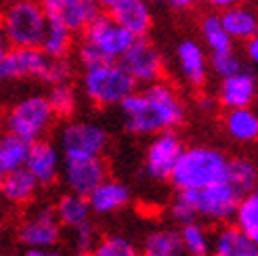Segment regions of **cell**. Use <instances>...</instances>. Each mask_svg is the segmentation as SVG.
Masks as SVG:
<instances>
[{"instance_id": "16", "label": "cell", "mask_w": 258, "mask_h": 256, "mask_svg": "<svg viewBox=\"0 0 258 256\" xmlns=\"http://www.w3.org/2000/svg\"><path fill=\"white\" fill-rule=\"evenodd\" d=\"M109 15L135 38L147 36L151 30V9L145 0H122L109 11Z\"/></svg>"}, {"instance_id": "39", "label": "cell", "mask_w": 258, "mask_h": 256, "mask_svg": "<svg viewBox=\"0 0 258 256\" xmlns=\"http://www.w3.org/2000/svg\"><path fill=\"white\" fill-rule=\"evenodd\" d=\"M164 3H168L176 11H189V9H196L202 0H164Z\"/></svg>"}, {"instance_id": "13", "label": "cell", "mask_w": 258, "mask_h": 256, "mask_svg": "<svg viewBox=\"0 0 258 256\" xmlns=\"http://www.w3.org/2000/svg\"><path fill=\"white\" fill-rule=\"evenodd\" d=\"M258 84L254 74L248 70H241L233 76H227L218 88V101L227 109H237V107H250V103L256 97Z\"/></svg>"}, {"instance_id": "26", "label": "cell", "mask_w": 258, "mask_h": 256, "mask_svg": "<svg viewBox=\"0 0 258 256\" xmlns=\"http://www.w3.org/2000/svg\"><path fill=\"white\" fill-rule=\"evenodd\" d=\"M227 131L237 141H256L258 139V116L250 107L229 109L227 113Z\"/></svg>"}, {"instance_id": "8", "label": "cell", "mask_w": 258, "mask_h": 256, "mask_svg": "<svg viewBox=\"0 0 258 256\" xmlns=\"http://www.w3.org/2000/svg\"><path fill=\"white\" fill-rule=\"evenodd\" d=\"M118 63L137 84L139 82H143V84L158 82L162 76V70H164L162 55L145 36L135 38L133 44L126 48V53L118 59Z\"/></svg>"}, {"instance_id": "28", "label": "cell", "mask_w": 258, "mask_h": 256, "mask_svg": "<svg viewBox=\"0 0 258 256\" xmlns=\"http://www.w3.org/2000/svg\"><path fill=\"white\" fill-rule=\"evenodd\" d=\"M200 28H202L204 42L208 44V48L212 50V53H216V50L233 48V38L225 32L218 13H208V15H204Z\"/></svg>"}, {"instance_id": "31", "label": "cell", "mask_w": 258, "mask_h": 256, "mask_svg": "<svg viewBox=\"0 0 258 256\" xmlns=\"http://www.w3.org/2000/svg\"><path fill=\"white\" fill-rule=\"evenodd\" d=\"M178 237H180V244H183V250H187L191 256H208L210 239L196 221L183 225V231H180Z\"/></svg>"}, {"instance_id": "5", "label": "cell", "mask_w": 258, "mask_h": 256, "mask_svg": "<svg viewBox=\"0 0 258 256\" xmlns=\"http://www.w3.org/2000/svg\"><path fill=\"white\" fill-rule=\"evenodd\" d=\"M53 116L55 113L48 105V99L34 95V97L19 101V103L9 111L7 126H9L11 135L21 137L23 141H28V143H34L48 128Z\"/></svg>"}, {"instance_id": "49", "label": "cell", "mask_w": 258, "mask_h": 256, "mask_svg": "<svg viewBox=\"0 0 258 256\" xmlns=\"http://www.w3.org/2000/svg\"><path fill=\"white\" fill-rule=\"evenodd\" d=\"M145 256H151V254H145Z\"/></svg>"}, {"instance_id": "29", "label": "cell", "mask_w": 258, "mask_h": 256, "mask_svg": "<svg viewBox=\"0 0 258 256\" xmlns=\"http://www.w3.org/2000/svg\"><path fill=\"white\" fill-rule=\"evenodd\" d=\"M235 214H237V227L252 241L258 244V194L243 198L239 202Z\"/></svg>"}, {"instance_id": "40", "label": "cell", "mask_w": 258, "mask_h": 256, "mask_svg": "<svg viewBox=\"0 0 258 256\" xmlns=\"http://www.w3.org/2000/svg\"><path fill=\"white\" fill-rule=\"evenodd\" d=\"M202 3H206L208 7H212V9H216V11H223V9L231 7V5H235L237 0H202Z\"/></svg>"}, {"instance_id": "34", "label": "cell", "mask_w": 258, "mask_h": 256, "mask_svg": "<svg viewBox=\"0 0 258 256\" xmlns=\"http://www.w3.org/2000/svg\"><path fill=\"white\" fill-rule=\"evenodd\" d=\"M210 63H212V70L221 76V78H227V76H233V74L243 70L239 57L233 53V48L216 50V53H212Z\"/></svg>"}, {"instance_id": "30", "label": "cell", "mask_w": 258, "mask_h": 256, "mask_svg": "<svg viewBox=\"0 0 258 256\" xmlns=\"http://www.w3.org/2000/svg\"><path fill=\"white\" fill-rule=\"evenodd\" d=\"M145 254L151 256H180L183 254V244L180 237L172 231H158L147 237Z\"/></svg>"}, {"instance_id": "48", "label": "cell", "mask_w": 258, "mask_h": 256, "mask_svg": "<svg viewBox=\"0 0 258 256\" xmlns=\"http://www.w3.org/2000/svg\"><path fill=\"white\" fill-rule=\"evenodd\" d=\"M237 3H239V0H237ZM241 3H246V0H241Z\"/></svg>"}, {"instance_id": "47", "label": "cell", "mask_w": 258, "mask_h": 256, "mask_svg": "<svg viewBox=\"0 0 258 256\" xmlns=\"http://www.w3.org/2000/svg\"><path fill=\"white\" fill-rule=\"evenodd\" d=\"M254 191H256V194H258V181H256V187H254Z\"/></svg>"}, {"instance_id": "12", "label": "cell", "mask_w": 258, "mask_h": 256, "mask_svg": "<svg viewBox=\"0 0 258 256\" xmlns=\"http://www.w3.org/2000/svg\"><path fill=\"white\" fill-rule=\"evenodd\" d=\"M180 151H183L180 139L170 131H162L147 151V172L153 178H170Z\"/></svg>"}, {"instance_id": "18", "label": "cell", "mask_w": 258, "mask_h": 256, "mask_svg": "<svg viewBox=\"0 0 258 256\" xmlns=\"http://www.w3.org/2000/svg\"><path fill=\"white\" fill-rule=\"evenodd\" d=\"M225 32L233 38V40H248L250 36L258 32V15L243 5H231L218 13Z\"/></svg>"}, {"instance_id": "41", "label": "cell", "mask_w": 258, "mask_h": 256, "mask_svg": "<svg viewBox=\"0 0 258 256\" xmlns=\"http://www.w3.org/2000/svg\"><path fill=\"white\" fill-rule=\"evenodd\" d=\"M25 256H61V254L53 252L50 248H30V252Z\"/></svg>"}, {"instance_id": "3", "label": "cell", "mask_w": 258, "mask_h": 256, "mask_svg": "<svg viewBox=\"0 0 258 256\" xmlns=\"http://www.w3.org/2000/svg\"><path fill=\"white\" fill-rule=\"evenodd\" d=\"M227 160L221 151L208 147H193L180 151L172 168V183L178 189H204L225 178Z\"/></svg>"}, {"instance_id": "33", "label": "cell", "mask_w": 258, "mask_h": 256, "mask_svg": "<svg viewBox=\"0 0 258 256\" xmlns=\"http://www.w3.org/2000/svg\"><path fill=\"white\" fill-rule=\"evenodd\" d=\"M93 256H137V248L124 237H105L93 248Z\"/></svg>"}, {"instance_id": "27", "label": "cell", "mask_w": 258, "mask_h": 256, "mask_svg": "<svg viewBox=\"0 0 258 256\" xmlns=\"http://www.w3.org/2000/svg\"><path fill=\"white\" fill-rule=\"evenodd\" d=\"M225 181L233 187L241 198H246L250 191H254L258 172L256 168L246 160H227V170H225Z\"/></svg>"}, {"instance_id": "1", "label": "cell", "mask_w": 258, "mask_h": 256, "mask_svg": "<svg viewBox=\"0 0 258 256\" xmlns=\"http://www.w3.org/2000/svg\"><path fill=\"white\" fill-rule=\"evenodd\" d=\"M120 109L126 118V128L135 135L168 131L185 116L180 99L164 82H151L143 93L133 91L120 101Z\"/></svg>"}, {"instance_id": "10", "label": "cell", "mask_w": 258, "mask_h": 256, "mask_svg": "<svg viewBox=\"0 0 258 256\" xmlns=\"http://www.w3.org/2000/svg\"><path fill=\"white\" fill-rule=\"evenodd\" d=\"M105 131L93 122H74L61 133V147L66 151V158L99 156L105 149Z\"/></svg>"}, {"instance_id": "14", "label": "cell", "mask_w": 258, "mask_h": 256, "mask_svg": "<svg viewBox=\"0 0 258 256\" xmlns=\"http://www.w3.org/2000/svg\"><path fill=\"white\" fill-rule=\"evenodd\" d=\"M59 237V221L55 212L42 210L25 221L19 229V239L30 248H50Z\"/></svg>"}, {"instance_id": "21", "label": "cell", "mask_w": 258, "mask_h": 256, "mask_svg": "<svg viewBox=\"0 0 258 256\" xmlns=\"http://www.w3.org/2000/svg\"><path fill=\"white\" fill-rule=\"evenodd\" d=\"M53 13L74 34H78L84 32V28L99 15L101 9L97 7V3H90V0H63L59 9Z\"/></svg>"}, {"instance_id": "22", "label": "cell", "mask_w": 258, "mask_h": 256, "mask_svg": "<svg viewBox=\"0 0 258 256\" xmlns=\"http://www.w3.org/2000/svg\"><path fill=\"white\" fill-rule=\"evenodd\" d=\"M36 187H38V181L25 166L0 178V191H3V196L9 202H15V204H23L32 200L36 194Z\"/></svg>"}, {"instance_id": "4", "label": "cell", "mask_w": 258, "mask_h": 256, "mask_svg": "<svg viewBox=\"0 0 258 256\" xmlns=\"http://www.w3.org/2000/svg\"><path fill=\"white\" fill-rule=\"evenodd\" d=\"M82 86L86 97L93 103L101 107H109L120 105V101L137 88V82L124 72L118 61H105L84 68Z\"/></svg>"}, {"instance_id": "45", "label": "cell", "mask_w": 258, "mask_h": 256, "mask_svg": "<svg viewBox=\"0 0 258 256\" xmlns=\"http://www.w3.org/2000/svg\"><path fill=\"white\" fill-rule=\"evenodd\" d=\"M147 5H158V3H164V0H145Z\"/></svg>"}, {"instance_id": "35", "label": "cell", "mask_w": 258, "mask_h": 256, "mask_svg": "<svg viewBox=\"0 0 258 256\" xmlns=\"http://www.w3.org/2000/svg\"><path fill=\"white\" fill-rule=\"evenodd\" d=\"M72 78V63L66 59V57H59V59H50L48 57V63H46V70L42 74V82L46 84H63V82H70Z\"/></svg>"}, {"instance_id": "32", "label": "cell", "mask_w": 258, "mask_h": 256, "mask_svg": "<svg viewBox=\"0 0 258 256\" xmlns=\"http://www.w3.org/2000/svg\"><path fill=\"white\" fill-rule=\"evenodd\" d=\"M46 99H48V105H50V109H53V113L59 118L72 116L74 109H76V93L68 82L53 84V91L48 93Z\"/></svg>"}, {"instance_id": "2", "label": "cell", "mask_w": 258, "mask_h": 256, "mask_svg": "<svg viewBox=\"0 0 258 256\" xmlns=\"http://www.w3.org/2000/svg\"><path fill=\"white\" fill-rule=\"evenodd\" d=\"M48 21L46 9L38 0H13L0 13L3 34L9 46H38Z\"/></svg>"}, {"instance_id": "11", "label": "cell", "mask_w": 258, "mask_h": 256, "mask_svg": "<svg viewBox=\"0 0 258 256\" xmlns=\"http://www.w3.org/2000/svg\"><path fill=\"white\" fill-rule=\"evenodd\" d=\"M66 181L74 194L88 196L99 183L105 181V164L99 156L68 158L66 160Z\"/></svg>"}, {"instance_id": "17", "label": "cell", "mask_w": 258, "mask_h": 256, "mask_svg": "<svg viewBox=\"0 0 258 256\" xmlns=\"http://www.w3.org/2000/svg\"><path fill=\"white\" fill-rule=\"evenodd\" d=\"M176 59L180 74L191 86H202L208 74V63H206L204 48L196 40H183L176 48Z\"/></svg>"}, {"instance_id": "6", "label": "cell", "mask_w": 258, "mask_h": 256, "mask_svg": "<svg viewBox=\"0 0 258 256\" xmlns=\"http://www.w3.org/2000/svg\"><path fill=\"white\" fill-rule=\"evenodd\" d=\"M180 191L191 202V206L196 208L198 214L208 216V219H216V221L229 219L231 214H235L239 202L243 200L225 178L204 189H180Z\"/></svg>"}, {"instance_id": "25", "label": "cell", "mask_w": 258, "mask_h": 256, "mask_svg": "<svg viewBox=\"0 0 258 256\" xmlns=\"http://www.w3.org/2000/svg\"><path fill=\"white\" fill-rule=\"evenodd\" d=\"M88 214H90L88 200H86V196H80V194L63 196L57 204V210H55L59 225H68V227H74V229L78 225H82V223H86Z\"/></svg>"}, {"instance_id": "46", "label": "cell", "mask_w": 258, "mask_h": 256, "mask_svg": "<svg viewBox=\"0 0 258 256\" xmlns=\"http://www.w3.org/2000/svg\"><path fill=\"white\" fill-rule=\"evenodd\" d=\"M76 256H93V252H78Z\"/></svg>"}, {"instance_id": "23", "label": "cell", "mask_w": 258, "mask_h": 256, "mask_svg": "<svg viewBox=\"0 0 258 256\" xmlns=\"http://www.w3.org/2000/svg\"><path fill=\"white\" fill-rule=\"evenodd\" d=\"M214 256H258V244L239 227H227L214 241Z\"/></svg>"}, {"instance_id": "15", "label": "cell", "mask_w": 258, "mask_h": 256, "mask_svg": "<svg viewBox=\"0 0 258 256\" xmlns=\"http://www.w3.org/2000/svg\"><path fill=\"white\" fill-rule=\"evenodd\" d=\"M25 168H28L34 178L40 183H53L59 172V153L57 149L46 143V141H34L30 143L28 158H25Z\"/></svg>"}, {"instance_id": "36", "label": "cell", "mask_w": 258, "mask_h": 256, "mask_svg": "<svg viewBox=\"0 0 258 256\" xmlns=\"http://www.w3.org/2000/svg\"><path fill=\"white\" fill-rule=\"evenodd\" d=\"M196 216H198L196 208L191 206V202L185 198L183 191H180L178 198H176V202H174V206H172V219H174L178 225H187V223L196 221Z\"/></svg>"}, {"instance_id": "37", "label": "cell", "mask_w": 258, "mask_h": 256, "mask_svg": "<svg viewBox=\"0 0 258 256\" xmlns=\"http://www.w3.org/2000/svg\"><path fill=\"white\" fill-rule=\"evenodd\" d=\"M76 246L78 252H90L95 246V229L88 221L76 227Z\"/></svg>"}, {"instance_id": "19", "label": "cell", "mask_w": 258, "mask_h": 256, "mask_svg": "<svg viewBox=\"0 0 258 256\" xmlns=\"http://www.w3.org/2000/svg\"><path fill=\"white\" fill-rule=\"evenodd\" d=\"M72 42H74V32L55 13H48V21H46L44 38L40 42V50L50 59L68 57V53L72 50Z\"/></svg>"}, {"instance_id": "7", "label": "cell", "mask_w": 258, "mask_h": 256, "mask_svg": "<svg viewBox=\"0 0 258 256\" xmlns=\"http://www.w3.org/2000/svg\"><path fill=\"white\" fill-rule=\"evenodd\" d=\"M82 34H84V40L95 44L109 61H118L135 40V36L128 30H124L105 11H101L99 15L86 25Z\"/></svg>"}, {"instance_id": "20", "label": "cell", "mask_w": 258, "mask_h": 256, "mask_svg": "<svg viewBox=\"0 0 258 256\" xmlns=\"http://www.w3.org/2000/svg\"><path fill=\"white\" fill-rule=\"evenodd\" d=\"M86 200H88L90 210H95L99 214L113 212V210L122 208L124 204L128 202V189L122 183L103 181L90 191V194L86 196Z\"/></svg>"}, {"instance_id": "9", "label": "cell", "mask_w": 258, "mask_h": 256, "mask_svg": "<svg viewBox=\"0 0 258 256\" xmlns=\"http://www.w3.org/2000/svg\"><path fill=\"white\" fill-rule=\"evenodd\" d=\"M48 57L38 46H11L0 57V78H42Z\"/></svg>"}, {"instance_id": "42", "label": "cell", "mask_w": 258, "mask_h": 256, "mask_svg": "<svg viewBox=\"0 0 258 256\" xmlns=\"http://www.w3.org/2000/svg\"><path fill=\"white\" fill-rule=\"evenodd\" d=\"M95 3H97V7L101 9V11H105V13H109L113 7H118L120 3H122V0H95Z\"/></svg>"}, {"instance_id": "44", "label": "cell", "mask_w": 258, "mask_h": 256, "mask_svg": "<svg viewBox=\"0 0 258 256\" xmlns=\"http://www.w3.org/2000/svg\"><path fill=\"white\" fill-rule=\"evenodd\" d=\"M7 48H9V44H7V40H5V34H0V57L5 55Z\"/></svg>"}, {"instance_id": "50", "label": "cell", "mask_w": 258, "mask_h": 256, "mask_svg": "<svg viewBox=\"0 0 258 256\" xmlns=\"http://www.w3.org/2000/svg\"><path fill=\"white\" fill-rule=\"evenodd\" d=\"M90 3H95V0H90Z\"/></svg>"}, {"instance_id": "43", "label": "cell", "mask_w": 258, "mask_h": 256, "mask_svg": "<svg viewBox=\"0 0 258 256\" xmlns=\"http://www.w3.org/2000/svg\"><path fill=\"white\" fill-rule=\"evenodd\" d=\"M44 9H46V13H53V11H57L59 9V5L63 3V0H38Z\"/></svg>"}, {"instance_id": "38", "label": "cell", "mask_w": 258, "mask_h": 256, "mask_svg": "<svg viewBox=\"0 0 258 256\" xmlns=\"http://www.w3.org/2000/svg\"><path fill=\"white\" fill-rule=\"evenodd\" d=\"M246 55L250 57L252 63H256V66H258V32L246 40Z\"/></svg>"}, {"instance_id": "24", "label": "cell", "mask_w": 258, "mask_h": 256, "mask_svg": "<svg viewBox=\"0 0 258 256\" xmlns=\"http://www.w3.org/2000/svg\"><path fill=\"white\" fill-rule=\"evenodd\" d=\"M28 151H30V143L23 141L21 137L9 133L7 137L0 139V178L25 166Z\"/></svg>"}]
</instances>
